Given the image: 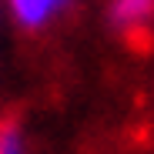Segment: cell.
<instances>
[{"mask_svg":"<svg viewBox=\"0 0 154 154\" xmlns=\"http://www.w3.org/2000/svg\"><path fill=\"white\" fill-rule=\"evenodd\" d=\"M74 0H0L4 14L27 34H40L70 10Z\"/></svg>","mask_w":154,"mask_h":154,"instance_id":"1","label":"cell"},{"mask_svg":"<svg viewBox=\"0 0 154 154\" xmlns=\"http://www.w3.org/2000/svg\"><path fill=\"white\" fill-rule=\"evenodd\" d=\"M107 23L124 37L144 34L154 23V0H107Z\"/></svg>","mask_w":154,"mask_h":154,"instance_id":"2","label":"cell"},{"mask_svg":"<svg viewBox=\"0 0 154 154\" xmlns=\"http://www.w3.org/2000/svg\"><path fill=\"white\" fill-rule=\"evenodd\" d=\"M0 154H30V134L17 117L0 121Z\"/></svg>","mask_w":154,"mask_h":154,"instance_id":"3","label":"cell"},{"mask_svg":"<svg viewBox=\"0 0 154 154\" xmlns=\"http://www.w3.org/2000/svg\"><path fill=\"white\" fill-rule=\"evenodd\" d=\"M0 10H4V7H0Z\"/></svg>","mask_w":154,"mask_h":154,"instance_id":"4","label":"cell"}]
</instances>
